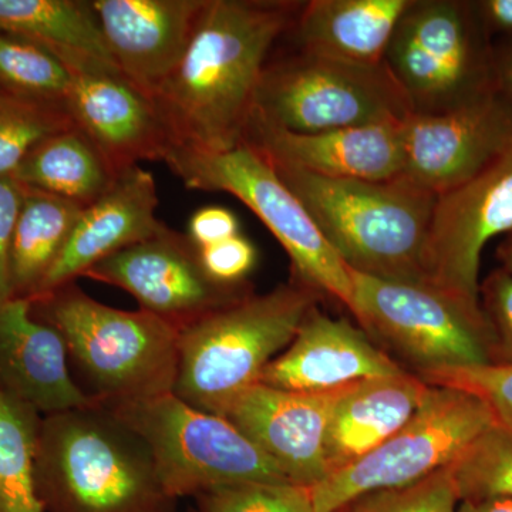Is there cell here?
<instances>
[{
	"label": "cell",
	"mask_w": 512,
	"mask_h": 512,
	"mask_svg": "<svg viewBox=\"0 0 512 512\" xmlns=\"http://www.w3.org/2000/svg\"><path fill=\"white\" fill-rule=\"evenodd\" d=\"M302 6L207 0L183 57L150 97L174 146L221 153L244 143L262 72Z\"/></svg>",
	"instance_id": "1"
},
{
	"label": "cell",
	"mask_w": 512,
	"mask_h": 512,
	"mask_svg": "<svg viewBox=\"0 0 512 512\" xmlns=\"http://www.w3.org/2000/svg\"><path fill=\"white\" fill-rule=\"evenodd\" d=\"M36 488L45 512H177L150 448L100 404L42 416Z\"/></svg>",
	"instance_id": "2"
},
{
	"label": "cell",
	"mask_w": 512,
	"mask_h": 512,
	"mask_svg": "<svg viewBox=\"0 0 512 512\" xmlns=\"http://www.w3.org/2000/svg\"><path fill=\"white\" fill-rule=\"evenodd\" d=\"M271 164L349 269L387 281L427 284L424 255L437 194L403 175L386 181L345 180Z\"/></svg>",
	"instance_id": "3"
},
{
	"label": "cell",
	"mask_w": 512,
	"mask_h": 512,
	"mask_svg": "<svg viewBox=\"0 0 512 512\" xmlns=\"http://www.w3.org/2000/svg\"><path fill=\"white\" fill-rule=\"evenodd\" d=\"M30 302L32 315L62 335L74 380L92 402L110 407L174 392V326L141 309L104 305L76 282Z\"/></svg>",
	"instance_id": "4"
},
{
	"label": "cell",
	"mask_w": 512,
	"mask_h": 512,
	"mask_svg": "<svg viewBox=\"0 0 512 512\" xmlns=\"http://www.w3.org/2000/svg\"><path fill=\"white\" fill-rule=\"evenodd\" d=\"M319 295L291 279L264 295L251 293L181 330L175 396L202 412L224 416L291 345Z\"/></svg>",
	"instance_id": "5"
},
{
	"label": "cell",
	"mask_w": 512,
	"mask_h": 512,
	"mask_svg": "<svg viewBox=\"0 0 512 512\" xmlns=\"http://www.w3.org/2000/svg\"><path fill=\"white\" fill-rule=\"evenodd\" d=\"M349 271V311L377 348L407 372L421 377L493 362V332L480 301L430 284Z\"/></svg>",
	"instance_id": "6"
},
{
	"label": "cell",
	"mask_w": 512,
	"mask_h": 512,
	"mask_svg": "<svg viewBox=\"0 0 512 512\" xmlns=\"http://www.w3.org/2000/svg\"><path fill=\"white\" fill-rule=\"evenodd\" d=\"M384 63L413 114L450 113L495 93L494 39L474 0H412Z\"/></svg>",
	"instance_id": "7"
},
{
	"label": "cell",
	"mask_w": 512,
	"mask_h": 512,
	"mask_svg": "<svg viewBox=\"0 0 512 512\" xmlns=\"http://www.w3.org/2000/svg\"><path fill=\"white\" fill-rule=\"evenodd\" d=\"M164 163L190 190L227 192L247 205L285 249L293 281L328 293L350 309L353 285L348 266L264 154L247 143L221 153L173 146Z\"/></svg>",
	"instance_id": "8"
},
{
	"label": "cell",
	"mask_w": 512,
	"mask_h": 512,
	"mask_svg": "<svg viewBox=\"0 0 512 512\" xmlns=\"http://www.w3.org/2000/svg\"><path fill=\"white\" fill-rule=\"evenodd\" d=\"M412 114L386 63L362 66L295 49L269 57L252 116L292 133L400 123Z\"/></svg>",
	"instance_id": "9"
},
{
	"label": "cell",
	"mask_w": 512,
	"mask_h": 512,
	"mask_svg": "<svg viewBox=\"0 0 512 512\" xmlns=\"http://www.w3.org/2000/svg\"><path fill=\"white\" fill-rule=\"evenodd\" d=\"M107 409L144 440L164 487L177 500L225 485L291 483L231 421L195 409L174 393Z\"/></svg>",
	"instance_id": "10"
},
{
	"label": "cell",
	"mask_w": 512,
	"mask_h": 512,
	"mask_svg": "<svg viewBox=\"0 0 512 512\" xmlns=\"http://www.w3.org/2000/svg\"><path fill=\"white\" fill-rule=\"evenodd\" d=\"M495 426L474 394L430 386L406 424L356 463L312 488L315 512H340L367 495L402 490L450 466L478 436Z\"/></svg>",
	"instance_id": "11"
},
{
	"label": "cell",
	"mask_w": 512,
	"mask_h": 512,
	"mask_svg": "<svg viewBox=\"0 0 512 512\" xmlns=\"http://www.w3.org/2000/svg\"><path fill=\"white\" fill-rule=\"evenodd\" d=\"M83 278L123 289L141 311L178 332L254 293L249 281L225 285L212 279L201 264L200 248L170 227L103 259Z\"/></svg>",
	"instance_id": "12"
},
{
	"label": "cell",
	"mask_w": 512,
	"mask_h": 512,
	"mask_svg": "<svg viewBox=\"0 0 512 512\" xmlns=\"http://www.w3.org/2000/svg\"><path fill=\"white\" fill-rule=\"evenodd\" d=\"M512 231V140L470 180L437 195L427 239V284L478 298L481 254Z\"/></svg>",
	"instance_id": "13"
},
{
	"label": "cell",
	"mask_w": 512,
	"mask_h": 512,
	"mask_svg": "<svg viewBox=\"0 0 512 512\" xmlns=\"http://www.w3.org/2000/svg\"><path fill=\"white\" fill-rule=\"evenodd\" d=\"M403 177L434 194L466 183L512 140V104L495 92L437 116L402 123Z\"/></svg>",
	"instance_id": "14"
},
{
	"label": "cell",
	"mask_w": 512,
	"mask_h": 512,
	"mask_svg": "<svg viewBox=\"0 0 512 512\" xmlns=\"http://www.w3.org/2000/svg\"><path fill=\"white\" fill-rule=\"evenodd\" d=\"M70 73L64 107L114 173H126L141 161L165 160L174 141L146 93L120 70L90 66Z\"/></svg>",
	"instance_id": "15"
},
{
	"label": "cell",
	"mask_w": 512,
	"mask_h": 512,
	"mask_svg": "<svg viewBox=\"0 0 512 512\" xmlns=\"http://www.w3.org/2000/svg\"><path fill=\"white\" fill-rule=\"evenodd\" d=\"M349 386L298 393L258 383L238 396L222 417L274 460L291 483L313 488L328 477L326 433L333 409Z\"/></svg>",
	"instance_id": "16"
},
{
	"label": "cell",
	"mask_w": 512,
	"mask_h": 512,
	"mask_svg": "<svg viewBox=\"0 0 512 512\" xmlns=\"http://www.w3.org/2000/svg\"><path fill=\"white\" fill-rule=\"evenodd\" d=\"M407 372L365 330L333 319L318 305L302 320L291 345L262 372L259 383L298 393H322L375 377Z\"/></svg>",
	"instance_id": "17"
},
{
	"label": "cell",
	"mask_w": 512,
	"mask_h": 512,
	"mask_svg": "<svg viewBox=\"0 0 512 512\" xmlns=\"http://www.w3.org/2000/svg\"><path fill=\"white\" fill-rule=\"evenodd\" d=\"M402 123L301 134L252 116L244 143L274 163L322 177L386 181L403 174Z\"/></svg>",
	"instance_id": "18"
},
{
	"label": "cell",
	"mask_w": 512,
	"mask_h": 512,
	"mask_svg": "<svg viewBox=\"0 0 512 512\" xmlns=\"http://www.w3.org/2000/svg\"><path fill=\"white\" fill-rule=\"evenodd\" d=\"M207 0H93L104 42L126 79L151 97L180 62Z\"/></svg>",
	"instance_id": "19"
},
{
	"label": "cell",
	"mask_w": 512,
	"mask_h": 512,
	"mask_svg": "<svg viewBox=\"0 0 512 512\" xmlns=\"http://www.w3.org/2000/svg\"><path fill=\"white\" fill-rule=\"evenodd\" d=\"M157 207V184L150 171L137 165L121 174L103 197L80 212L39 295L76 282L103 259L163 231L167 225L158 220Z\"/></svg>",
	"instance_id": "20"
},
{
	"label": "cell",
	"mask_w": 512,
	"mask_h": 512,
	"mask_svg": "<svg viewBox=\"0 0 512 512\" xmlns=\"http://www.w3.org/2000/svg\"><path fill=\"white\" fill-rule=\"evenodd\" d=\"M0 392L42 416L96 404L74 380L62 335L32 315L30 299L0 305Z\"/></svg>",
	"instance_id": "21"
},
{
	"label": "cell",
	"mask_w": 512,
	"mask_h": 512,
	"mask_svg": "<svg viewBox=\"0 0 512 512\" xmlns=\"http://www.w3.org/2000/svg\"><path fill=\"white\" fill-rule=\"evenodd\" d=\"M414 373L350 384L330 417L325 457L328 476L356 463L402 429L429 390Z\"/></svg>",
	"instance_id": "22"
},
{
	"label": "cell",
	"mask_w": 512,
	"mask_h": 512,
	"mask_svg": "<svg viewBox=\"0 0 512 512\" xmlns=\"http://www.w3.org/2000/svg\"><path fill=\"white\" fill-rule=\"evenodd\" d=\"M412 0H311L288 35L296 49L343 62L380 66Z\"/></svg>",
	"instance_id": "23"
},
{
	"label": "cell",
	"mask_w": 512,
	"mask_h": 512,
	"mask_svg": "<svg viewBox=\"0 0 512 512\" xmlns=\"http://www.w3.org/2000/svg\"><path fill=\"white\" fill-rule=\"evenodd\" d=\"M0 32L33 40L74 67H119L114 63L92 2L0 0Z\"/></svg>",
	"instance_id": "24"
},
{
	"label": "cell",
	"mask_w": 512,
	"mask_h": 512,
	"mask_svg": "<svg viewBox=\"0 0 512 512\" xmlns=\"http://www.w3.org/2000/svg\"><path fill=\"white\" fill-rule=\"evenodd\" d=\"M119 177L99 148L74 124L42 141L13 175L23 187L83 208L103 197Z\"/></svg>",
	"instance_id": "25"
},
{
	"label": "cell",
	"mask_w": 512,
	"mask_h": 512,
	"mask_svg": "<svg viewBox=\"0 0 512 512\" xmlns=\"http://www.w3.org/2000/svg\"><path fill=\"white\" fill-rule=\"evenodd\" d=\"M82 211L72 201L25 187L10 247L12 298L39 295Z\"/></svg>",
	"instance_id": "26"
},
{
	"label": "cell",
	"mask_w": 512,
	"mask_h": 512,
	"mask_svg": "<svg viewBox=\"0 0 512 512\" xmlns=\"http://www.w3.org/2000/svg\"><path fill=\"white\" fill-rule=\"evenodd\" d=\"M42 414L0 392V512H45L36 488Z\"/></svg>",
	"instance_id": "27"
},
{
	"label": "cell",
	"mask_w": 512,
	"mask_h": 512,
	"mask_svg": "<svg viewBox=\"0 0 512 512\" xmlns=\"http://www.w3.org/2000/svg\"><path fill=\"white\" fill-rule=\"evenodd\" d=\"M70 82L69 67L52 50L0 32V93L64 107Z\"/></svg>",
	"instance_id": "28"
},
{
	"label": "cell",
	"mask_w": 512,
	"mask_h": 512,
	"mask_svg": "<svg viewBox=\"0 0 512 512\" xmlns=\"http://www.w3.org/2000/svg\"><path fill=\"white\" fill-rule=\"evenodd\" d=\"M458 500L512 501V431L491 427L448 466Z\"/></svg>",
	"instance_id": "29"
},
{
	"label": "cell",
	"mask_w": 512,
	"mask_h": 512,
	"mask_svg": "<svg viewBox=\"0 0 512 512\" xmlns=\"http://www.w3.org/2000/svg\"><path fill=\"white\" fill-rule=\"evenodd\" d=\"M73 124L64 107L0 93V177H13L42 141Z\"/></svg>",
	"instance_id": "30"
},
{
	"label": "cell",
	"mask_w": 512,
	"mask_h": 512,
	"mask_svg": "<svg viewBox=\"0 0 512 512\" xmlns=\"http://www.w3.org/2000/svg\"><path fill=\"white\" fill-rule=\"evenodd\" d=\"M194 512H315L312 488L293 483H241L195 497Z\"/></svg>",
	"instance_id": "31"
},
{
	"label": "cell",
	"mask_w": 512,
	"mask_h": 512,
	"mask_svg": "<svg viewBox=\"0 0 512 512\" xmlns=\"http://www.w3.org/2000/svg\"><path fill=\"white\" fill-rule=\"evenodd\" d=\"M420 379L429 386L453 387L474 394L490 409L495 426L512 431V366L457 367Z\"/></svg>",
	"instance_id": "32"
},
{
	"label": "cell",
	"mask_w": 512,
	"mask_h": 512,
	"mask_svg": "<svg viewBox=\"0 0 512 512\" xmlns=\"http://www.w3.org/2000/svg\"><path fill=\"white\" fill-rule=\"evenodd\" d=\"M458 495L448 467L419 483L355 501L359 512H457Z\"/></svg>",
	"instance_id": "33"
},
{
	"label": "cell",
	"mask_w": 512,
	"mask_h": 512,
	"mask_svg": "<svg viewBox=\"0 0 512 512\" xmlns=\"http://www.w3.org/2000/svg\"><path fill=\"white\" fill-rule=\"evenodd\" d=\"M478 298L493 332L491 365L512 366V275L494 269L480 282Z\"/></svg>",
	"instance_id": "34"
},
{
	"label": "cell",
	"mask_w": 512,
	"mask_h": 512,
	"mask_svg": "<svg viewBox=\"0 0 512 512\" xmlns=\"http://www.w3.org/2000/svg\"><path fill=\"white\" fill-rule=\"evenodd\" d=\"M201 264L215 281L225 285L248 282L256 265L255 245L244 235L225 239L210 247L200 248Z\"/></svg>",
	"instance_id": "35"
},
{
	"label": "cell",
	"mask_w": 512,
	"mask_h": 512,
	"mask_svg": "<svg viewBox=\"0 0 512 512\" xmlns=\"http://www.w3.org/2000/svg\"><path fill=\"white\" fill-rule=\"evenodd\" d=\"M25 187L13 177H0V305L12 299L10 247Z\"/></svg>",
	"instance_id": "36"
},
{
	"label": "cell",
	"mask_w": 512,
	"mask_h": 512,
	"mask_svg": "<svg viewBox=\"0 0 512 512\" xmlns=\"http://www.w3.org/2000/svg\"><path fill=\"white\" fill-rule=\"evenodd\" d=\"M241 234L237 215L218 205L195 211L188 222V238L198 248L210 247Z\"/></svg>",
	"instance_id": "37"
},
{
	"label": "cell",
	"mask_w": 512,
	"mask_h": 512,
	"mask_svg": "<svg viewBox=\"0 0 512 512\" xmlns=\"http://www.w3.org/2000/svg\"><path fill=\"white\" fill-rule=\"evenodd\" d=\"M476 8L494 40L512 37V0H476Z\"/></svg>",
	"instance_id": "38"
},
{
	"label": "cell",
	"mask_w": 512,
	"mask_h": 512,
	"mask_svg": "<svg viewBox=\"0 0 512 512\" xmlns=\"http://www.w3.org/2000/svg\"><path fill=\"white\" fill-rule=\"evenodd\" d=\"M495 92L512 104V37L494 40Z\"/></svg>",
	"instance_id": "39"
},
{
	"label": "cell",
	"mask_w": 512,
	"mask_h": 512,
	"mask_svg": "<svg viewBox=\"0 0 512 512\" xmlns=\"http://www.w3.org/2000/svg\"><path fill=\"white\" fill-rule=\"evenodd\" d=\"M457 512H512L511 500L463 501Z\"/></svg>",
	"instance_id": "40"
},
{
	"label": "cell",
	"mask_w": 512,
	"mask_h": 512,
	"mask_svg": "<svg viewBox=\"0 0 512 512\" xmlns=\"http://www.w3.org/2000/svg\"><path fill=\"white\" fill-rule=\"evenodd\" d=\"M497 259L500 261V268L512 275V231L508 232L497 248Z\"/></svg>",
	"instance_id": "41"
},
{
	"label": "cell",
	"mask_w": 512,
	"mask_h": 512,
	"mask_svg": "<svg viewBox=\"0 0 512 512\" xmlns=\"http://www.w3.org/2000/svg\"><path fill=\"white\" fill-rule=\"evenodd\" d=\"M340 512H357V511H356L355 505L350 504V505H348V507L343 508V510Z\"/></svg>",
	"instance_id": "42"
},
{
	"label": "cell",
	"mask_w": 512,
	"mask_h": 512,
	"mask_svg": "<svg viewBox=\"0 0 512 512\" xmlns=\"http://www.w3.org/2000/svg\"><path fill=\"white\" fill-rule=\"evenodd\" d=\"M353 504H355V503H353ZM355 507H356V505H355ZM356 510H357V508H356ZM357 512H359V511H357Z\"/></svg>",
	"instance_id": "43"
},
{
	"label": "cell",
	"mask_w": 512,
	"mask_h": 512,
	"mask_svg": "<svg viewBox=\"0 0 512 512\" xmlns=\"http://www.w3.org/2000/svg\"><path fill=\"white\" fill-rule=\"evenodd\" d=\"M192 512V511H191Z\"/></svg>",
	"instance_id": "44"
}]
</instances>
